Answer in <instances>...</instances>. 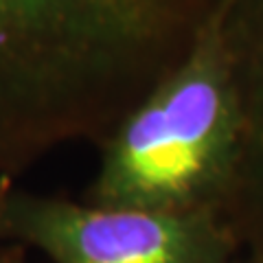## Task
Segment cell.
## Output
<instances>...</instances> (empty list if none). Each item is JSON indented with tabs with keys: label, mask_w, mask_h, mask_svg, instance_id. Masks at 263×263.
<instances>
[{
	"label": "cell",
	"mask_w": 263,
	"mask_h": 263,
	"mask_svg": "<svg viewBox=\"0 0 263 263\" xmlns=\"http://www.w3.org/2000/svg\"><path fill=\"white\" fill-rule=\"evenodd\" d=\"M84 202L230 217L243 114L215 9L191 48L105 132Z\"/></svg>",
	"instance_id": "7a4b0ae2"
},
{
	"label": "cell",
	"mask_w": 263,
	"mask_h": 263,
	"mask_svg": "<svg viewBox=\"0 0 263 263\" xmlns=\"http://www.w3.org/2000/svg\"><path fill=\"white\" fill-rule=\"evenodd\" d=\"M215 18L243 114V156L230 221L246 250H263V0H217Z\"/></svg>",
	"instance_id": "277c9868"
},
{
	"label": "cell",
	"mask_w": 263,
	"mask_h": 263,
	"mask_svg": "<svg viewBox=\"0 0 263 263\" xmlns=\"http://www.w3.org/2000/svg\"><path fill=\"white\" fill-rule=\"evenodd\" d=\"M217 0H0V180L99 143L182 60Z\"/></svg>",
	"instance_id": "6da1fadb"
},
{
	"label": "cell",
	"mask_w": 263,
	"mask_h": 263,
	"mask_svg": "<svg viewBox=\"0 0 263 263\" xmlns=\"http://www.w3.org/2000/svg\"><path fill=\"white\" fill-rule=\"evenodd\" d=\"M0 263H3V259H0Z\"/></svg>",
	"instance_id": "8992f818"
},
{
	"label": "cell",
	"mask_w": 263,
	"mask_h": 263,
	"mask_svg": "<svg viewBox=\"0 0 263 263\" xmlns=\"http://www.w3.org/2000/svg\"><path fill=\"white\" fill-rule=\"evenodd\" d=\"M0 237L53 263H237L243 243L228 215L99 206L0 180Z\"/></svg>",
	"instance_id": "3957f363"
},
{
	"label": "cell",
	"mask_w": 263,
	"mask_h": 263,
	"mask_svg": "<svg viewBox=\"0 0 263 263\" xmlns=\"http://www.w3.org/2000/svg\"><path fill=\"white\" fill-rule=\"evenodd\" d=\"M237 263H263V250H243Z\"/></svg>",
	"instance_id": "5b68a950"
}]
</instances>
